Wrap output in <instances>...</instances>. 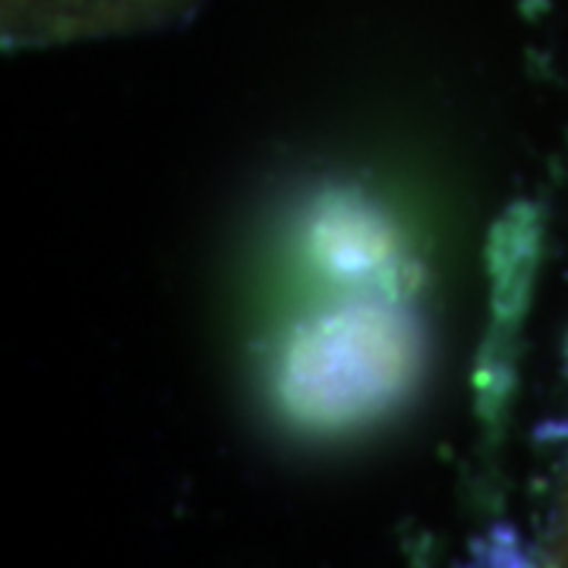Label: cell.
<instances>
[{"label":"cell","instance_id":"cell-1","mask_svg":"<svg viewBox=\"0 0 568 568\" xmlns=\"http://www.w3.org/2000/svg\"><path fill=\"white\" fill-rule=\"evenodd\" d=\"M424 361V328L407 301L357 294L287 328L268 366V402L297 436L342 439L402 410Z\"/></svg>","mask_w":568,"mask_h":568},{"label":"cell","instance_id":"cell-2","mask_svg":"<svg viewBox=\"0 0 568 568\" xmlns=\"http://www.w3.org/2000/svg\"><path fill=\"white\" fill-rule=\"evenodd\" d=\"M297 253L316 282L347 297L407 301L420 282L405 231L361 190L316 196L297 227Z\"/></svg>","mask_w":568,"mask_h":568},{"label":"cell","instance_id":"cell-3","mask_svg":"<svg viewBox=\"0 0 568 568\" xmlns=\"http://www.w3.org/2000/svg\"><path fill=\"white\" fill-rule=\"evenodd\" d=\"M540 260V219L530 205L511 209L493 234V306L503 325H518Z\"/></svg>","mask_w":568,"mask_h":568},{"label":"cell","instance_id":"cell-4","mask_svg":"<svg viewBox=\"0 0 568 568\" xmlns=\"http://www.w3.org/2000/svg\"><path fill=\"white\" fill-rule=\"evenodd\" d=\"M168 0H7L13 32H92L159 13Z\"/></svg>","mask_w":568,"mask_h":568},{"label":"cell","instance_id":"cell-5","mask_svg":"<svg viewBox=\"0 0 568 568\" xmlns=\"http://www.w3.org/2000/svg\"><path fill=\"white\" fill-rule=\"evenodd\" d=\"M552 566L568 568V480L559 506V521H556V544H552Z\"/></svg>","mask_w":568,"mask_h":568}]
</instances>
